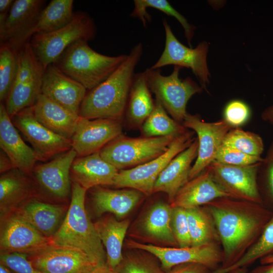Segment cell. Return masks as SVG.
I'll return each instance as SVG.
<instances>
[{"label":"cell","instance_id":"cell-36","mask_svg":"<svg viewBox=\"0 0 273 273\" xmlns=\"http://www.w3.org/2000/svg\"><path fill=\"white\" fill-rule=\"evenodd\" d=\"M273 254V215L256 242L236 263L225 268L217 269L211 273H230L241 267H246L258 259Z\"/></svg>","mask_w":273,"mask_h":273},{"label":"cell","instance_id":"cell-21","mask_svg":"<svg viewBox=\"0 0 273 273\" xmlns=\"http://www.w3.org/2000/svg\"><path fill=\"white\" fill-rule=\"evenodd\" d=\"M0 147L15 168L26 174L32 172L40 160L33 148L22 139L2 103L0 104Z\"/></svg>","mask_w":273,"mask_h":273},{"label":"cell","instance_id":"cell-16","mask_svg":"<svg viewBox=\"0 0 273 273\" xmlns=\"http://www.w3.org/2000/svg\"><path fill=\"white\" fill-rule=\"evenodd\" d=\"M1 220V253L29 255L50 243V239L38 232L16 211Z\"/></svg>","mask_w":273,"mask_h":273},{"label":"cell","instance_id":"cell-7","mask_svg":"<svg viewBox=\"0 0 273 273\" xmlns=\"http://www.w3.org/2000/svg\"><path fill=\"white\" fill-rule=\"evenodd\" d=\"M17 58V74L5 105L11 119L23 109L35 104L41 94L45 71L29 41L18 50Z\"/></svg>","mask_w":273,"mask_h":273},{"label":"cell","instance_id":"cell-22","mask_svg":"<svg viewBox=\"0 0 273 273\" xmlns=\"http://www.w3.org/2000/svg\"><path fill=\"white\" fill-rule=\"evenodd\" d=\"M198 151L197 138L186 149L172 159L159 174L154 187L153 193H166L171 203L180 189L189 180L192 163Z\"/></svg>","mask_w":273,"mask_h":273},{"label":"cell","instance_id":"cell-47","mask_svg":"<svg viewBox=\"0 0 273 273\" xmlns=\"http://www.w3.org/2000/svg\"><path fill=\"white\" fill-rule=\"evenodd\" d=\"M15 168L9 157L3 152L0 155V172L3 173Z\"/></svg>","mask_w":273,"mask_h":273},{"label":"cell","instance_id":"cell-28","mask_svg":"<svg viewBox=\"0 0 273 273\" xmlns=\"http://www.w3.org/2000/svg\"><path fill=\"white\" fill-rule=\"evenodd\" d=\"M26 174L14 169L1 175V219L15 211L30 196L31 185Z\"/></svg>","mask_w":273,"mask_h":273},{"label":"cell","instance_id":"cell-40","mask_svg":"<svg viewBox=\"0 0 273 273\" xmlns=\"http://www.w3.org/2000/svg\"><path fill=\"white\" fill-rule=\"evenodd\" d=\"M115 273H163L152 260L140 255H129L123 257L113 269Z\"/></svg>","mask_w":273,"mask_h":273},{"label":"cell","instance_id":"cell-5","mask_svg":"<svg viewBox=\"0 0 273 273\" xmlns=\"http://www.w3.org/2000/svg\"><path fill=\"white\" fill-rule=\"evenodd\" d=\"M96 29L93 20L86 13L77 12L73 20L55 31L33 35L29 42L44 70L55 63L65 50L79 40L93 39Z\"/></svg>","mask_w":273,"mask_h":273},{"label":"cell","instance_id":"cell-1","mask_svg":"<svg viewBox=\"0 0 273 273\" xmlns=\"http://www.w3.org/2000/svg\"><path fill=\"white\" fill-rule=\"evenodd\" d=\"M203 207L212 217L222 245L220 268L231 266L244 255L273 215L263 204L229 197L215 199Z\"/></svg>","mask_w":273,"mask_h":273},{"label":"cell","instance_id":"cell-19","mask_svg":"<svg viewBox=\"0 0 273 273\" xmlns=\"http://www.w3.org/2000/svg\"><path fill=\"white\" fill-rule=\"evenodd\" d=\"M41 94L70 111L78 115L87 89L63 73L54 64L44 71Z\"/></svg>","mask_w":273,"mask_h":273},{"label":"cell","instance_id":"cell-32","mask_svg":"<svg viewBox=\"0 0 273 273\" xmlns=\"http://www.w3.org/2000/svg\"><path fill=\"white\" fill-rule=\"evenodd\" d=\"M172 208L163 202L154 205L143 222L144 231L149 236L170 245L177 244L172 226Z\"/></svg>","mask_w":273,"mask_h":273},{"label":"cell","instance_id":"cell-9","mask_svg":"<svg viewBox=\"0 0 273 273\" xmlns=\"http://www.w3.org/2000/svg\"><path fill=\"white\" fill-rule=\"evenodd\" d=\"M193 132L187 130L177 136L168 150L157 158L139 166L119 171L113 186L136 190L146 195L153 194L155 184L162 171L195 140Z\"/></svg>","mask_w":273,"mask_h":273},{"label":"cell","instance_id":"cell-4","mask_svg":"<svg viewBox=\"0 0 273 273\" xmlns=\"http://www.w3.org/2000/svg\"><path fill=\"white\" fill-rule=\"evenodd\" d=\"M87 42L83 40L74 42L54 64L90 90L108 78L126 59L127 55H103L92 49Z\"/></svg>","mask_w":273,"mask_h":273},{"label":"cell","instance_id":"cell-38","mask_svg":"<svg viewBox=\"0 0 273 273\" xmlns=\"http://www.w3.org/2000/svg\"><path fill=\"white\" fill-rule=\"evenodd\" d=\"M222 144L248 155L261 156L264 144L261 136L239 127L232 128L225 135Z\"/></svg>","mask_w":273,"mask_h":273},{"label":"cell","instance_id":"cell-23","mask_svg":"<svg viewBox=\"0 0 273 273\" xmlns=\"http://www.w3.org/2000/svg\"><path fill=\"white\" fill-rule=\"evenodd\" d=\"M222 197L230 198L229 195L215 181L206 168L180 189L170 205L172 207L187 209L204 206L215 199Z\"/></svg>","mask_w":273,"mask_h":273},{"label":"cell","instance_id":"cell-11","mask_svg":"<svg viewBox=\"0 0 273 273\" xmlns=\"http://www.w3.org/2000/svg\"><path fill=\"white\" fill-rule=\"evenodd\" d=\"M260 163L235 166L214 161L207 168L215 181L230 198L263 204L257 184Z\"/></svg>","mask_w":273,"mask_h":273},{"label":"cell","instance_id":"cell-10","mask_svg":"<svg viewBox=\"0 0 273 273\" xmlns=\"http://www.w3.org/2000/svg\"><path fill=\"white\" fill-rule=\"evenodd\" d=\"M165 33L164 50L158 61L150 68L153 69L169 65L191 68L198 79L201 86L206 89L209 84V72L207 63L208 44L203 41L195 48H188L175 36L166 19L163 20Z\"/></svg>","mask_w":273,"mask_h":273},{"label":"cell","instance_id":"cell-45","mask_svg":"<svg viewBox=\"0 0 273 273\" xmlns=\"http://www.w3.org/2000/svg\"><path fill=\"white\" fill-rule=\"evenodd\" d=\"M206 266L198 263H187L173 267L163 273H211Z\"/></svg>","mask_w":273,"mask_h":273},{"label":"cell","instance_id":"cell-2","mask_svg":"<svg viewBox=\"0 0 273 273\" xmlns=\"http://www.w3.org/2000/svg\"><path fill=\"white\" fill-rule=\"evenodd\" d=\"M143 48L141 42L134 46L108 78L87 93L80 105L79 116L88 119H120L126 109L134 69L142 56Z\"/></svg>","mask_w":273,"mask_h":273},{"label":"cell","instance_id":"cell-48","mask_svg":"<svg viewBox=\"0 0 273 273\" xmlns=\"http://www.w3.org/2000/svg\"><path fill=\"white\" fill-rule=\"evenodd\" d=\"M262 119L273 126V104L266 108L261 115Z\"/></svg>","mask_w":273,"mask_h":273},{"label":"cell","instance_id":"cell-42","mask_svg":"<svg viewBox=\"0 0 273 273\" xmlns=\"http://www.w3.org/2000/svg\"><path fill=\"white\" fill-rule=\"evenodd\" d=\"M172 208V226L177 244L180 248L191 247L186 209L181 207Z\"/></svg>","mask_w":273,"mask_h":273},{"label":"cell","instance_id":"cell-34","mask_svg":"<svg viewBox=\"0 0 273 273\" xmlns=\"http://www.w3.org/2000/svg\"><path fill=\"white\" fill-rule=\"evenodd\" d=\"M142 132L146 137L178 136L186 131V128L170 117L166 110L156 99L154 108L142 125Z\"/></svg>","mask_w":273,"mask_h":273},{"label":"cell","instance_id":"cell-51","mask_svg":"<svg viewBox=\"0 0 273 273\" xmlns=\"http://www.w3.org/2000/svg\"><path fill=\"white\" fill-rule=\"evenodd\" d=\"M260 262L261 264L273 263V254L261 258L260 259Z\"/></svg>","mask_w":273,"mask_h":273},{"label":"cell","instance_id":"cell-50","mask_svg":"<svg viewBox=\"0 0 273 273\" xmlns=\"http://www.w3.org/2000/svg\"><path fill=\"white\" fill-rule=\"evenodd\" d=\"M89 273H115L114 270L111 269L107 263L99 265L95 267Z\"/></svg>","mask_w":273,"mask_h":273},{"label":"cell","instance_id":"cell-14","mask_svg":"<svg viewBox=\"0 0 273 273\" xmlns=\"http://www.w3.org/2000/svg\"><path fill=\"white\" fill-rule=\"evenodd\" d=\"M27 255L33 266L43 273H89L98 266L84 252L51 242L45 247Z\"/></svg>","mask_w":273,"mask_h":273},{"label":"cell","instance_id":"cell-52","mask_svg":"<svg viewBox=\"0 0 273 273\" xmlns=\"http://www.w3.org/2000/svg\"><path fill=\"white\" fill-rule=\"evenodd\" d=\"M10 270L7 266L0 263V273H11Z\"/></svg>","mask_w":273,"mask_h":273},{"label":"cell","instance_id":"cell-49","mask_svg":"<svg viewBox=\"0 0 273 273\" xmlns=\"http://www.w3.org/2000/svg\"><path fill=\"white\" fill-rule=\"evenodd\" d=\"M262 265L254 269L251 273H273V263Z\"/></svg>","mask_w":273,"mask_h":273},{"label":"cell","instance_id":"cell-30","mask_svg":"<svg viewBox=\"0 0 273 273\" xmlns=\"http://www.w3.org/2000/svg\"><path fill=\"white\" fill-rule=\"evenodd\" d=\"M150 91L145 72L135 74L125 109L131 123L142 125L152 112L155 102Z\"/></svg>","mask_w":273,"mask_h":273},{"label":"cell","instance_id":"cell-20","mask_svg":"<svg viewBox=\"0 0 273 273\" xmlns=\"http://www.w3.org/2000/svg\"><path fill=\"white\" fill-rule=\"evenodd\" d=\"M76 156L71 148L52 160L35 166L32 172L39 186L55 197H67L71 190L70 172Z\"/></svg>","mask_w":273,"mask_h":273},{"label":"cell","instance_id":"cell-44","mask_svg":"<svg viewBox=\"0 0 273 273\" xmlns=\"http://www.w3.org/2000/svg\"><path fill=\"white\" fill-rule=\"evenodd\" d=\"M27 256L21 253H1L0 262L14 273H43L33 266Z\"/></svg>","mask_w":273,"mask_h":273},{"label":"cell","instance_id":"cell-46","mask_svg":"<svg viewBox=\"0 0 273 273\" xmlns=\"http://www.w3.org/2000/svg\"><path fill=\"white\" fill-rule=\"evenodd\" d=\"M14 2L13 0H0V27L4 25Z\"/></svg>","mask_w":273,"mask_h":273},{"label":"cell","instance_id":"cell-15","mask_svg":"<svg viewBox=\"0 0 273 273\" xmlns=\"http://www.w3.org/2000/svg\"><path fill=\"white\" fill-rule=\"evenodd\" d=\"M12 120L16 128L31 145L40 160L48 159L72 148L70 140L55 133L36 119L31 107L18 112Z\"/></svg>","mask_w":273,"mask_h":273},{"label":"cell","instance_id":"cell-18","mask_svg":"<svg viewBox=\"0 0 273 273\" xmlns=\"http://www.w3.org/2000/svg\"><path fill=\"white\" fill-rule=\"evenodd\" d=\"M122 130L120 119H88L80 117L71 139L72 148L78 157L98 152L109 142L120 136Z\"/></svg>","mask_w":273,"mask_h":273},{"label":"cell","instance_id":"cell-31","mask_svg":"<svg viewBox=\"0 0 273 273\" xmlns=\"http://www.w3.org/2000/svg\"><path fill=\"white\" fill-rule=\"evenodd\" d=\"M73 0H52L38 17L32 31V36L57 30L71 22L75 13Z\"/></svg>","mask_w":273,"mask_h":273},{"label":"cell","instance_id":"cell-3","mask_svg":"<svg viewBox=\"0 0 273 273\" xmlns=\"http://www.w3.org/2000/svg\"><path fill=\"white\" fill-rule=\"evenodd\" d=\"M71 200L62 223L50 239L51 243L79 250L98 265L107 263V255L94 223L85 208L86 190L74 181Z\"/></svg>","mask_w":273,"mask_h":273},{"label":"cell","instance_id":"cell-8","mask_svg":"<svg viewBox=\"0 0 273 273\" xmlns=\"http://www.w3.org/2000/svg\"><path fill=\"white\" fill-rule=\"evenodd\" d=\"M181 67L174 66L168 76L161 74L160 69L147 68L144 71L150 90L164 109L177 122H183L187 115V105L195 94L200 93L203 88L191 78L179 77Z\"/></svg>","mask_w":273,"mask_h":273},{"label":"cell","instance_id":"cell-43","mask_svg":"<svg viewBox=\"0 0 273 273\" xmlns=\"http://www.w3.org/2000/svg\"><path fill=\"white\" fill-rule=\"evenodd\" d=\"M250 115L249 106L240 100L231 101L223 110V119L233 127H238L245 124Z\"/></svg>","mask_w":273,"mask_h":273},{"label":"cell","instance_id":"cell-41","mask_svg":"<svg viewBox=\"0 0 273 273\" xmlns=\"http://www.w3.org/2000/svg\"><path fill=\"white\" fill-rule=\"evenodd\" d=\"M262 160L261 156L248 155L222 144L216 153L214 161L226 165L242 166L260 162Z\"/></svg>","mask_w":273,"mask_h":273},{"label":"cell","instance_id":"cell-6","mask_svg":"<svg viewBox=\"0 0 273 273\" xmlns=\"http://www.w3.org/2000/svg\"><path fill=\"white\" fill-rule=\"evenodd\" d=\"M177 136L115 138L100 151L101 156L118 170L131 168L165 153Z\"/></svg>","mask_w":273,"mask_h":273},{"label":"cell","instance_id":"cell-24","mask_svg":"<svg viewBox=\"0 0 273 273\" xmlns=\"http://www.w3.org/2000/svg\"><path fill=\"white\" fill-rule=\"evenodd\" d=\"M36 119L55 133L71 140L80 117L42 94L31 107Z\"/></svg>","mask_w":273,"mask_h":273},{"label":"cell","instance_id":"cell-33","mask_svg":"<svg viewBox=\"0 0 273 273\" xmlns=\"http://www.w3.org/2000/svg\"><path fill=\"white\" fill-rule=\"evenodd\" d=\"M186 211L191 246L220 241L212 217L204 207L187 209Z\"/></svg>","mask_w":273,"mask_h":273},{"label":"cell","instance_id":"cell-53","mask_svg":"<svg viewBox=\"0 0 273 273\" xmlns=\"http://www.w3.org/2000/svg\"><path fill=\"white\" fill-rule=\"evenodd\" d=\"M230 273H247L246 267H241L232 271Z\"/></svg>","mask_w":273,"mask_h":273},{"label":"cell","instance_id":"cell-37","mask_svg":"<svg viewBox=\"0 0 273 273\" xmlns=\"http://www.w3.org/2000/svg\"><path fill=\"white\" fill-rule=\"evenodd\" d=\"M18 52L7 43L0 47V100L7 99L14 83L18 69Z\"/></svg>","mask_w":273,"mask_h":273},{"label":"cell","instance_id":"cell-13","mask_svg":"<svg viewBox=\"0 0 273 273\" xmlns=\"http://www.w3.org/2000/svg\"><path fill=\"white\" fill-rule=\"evenodd\" d=\"M183 125L197 134L198 151L192 166L189 180L200 174L214 160L228 132L233 128L224 119L213 122H205L198 115L187 114Z\"/></svg>","mask_w":273,"mask_h":273},{"label":"cell","instance_id":"cell-35","mask_svg":"<svg viewBox=\"0 0 273 273\" xmlns=\"http://www.w3.org/2000/svg\"><path fill=\"white\" fill-rule=\"evenodd\" d=\"M134 8L130 16L138 18L146 27L147 22L152 20L151 16L147 9L152 8L158 10L168 16L174 17L183 26L188 44L191 48V41L194 36L195 26L190 24L187 19L176 11L166 0H134Z\"/></svg>","mask_w":273,"mask_h":273},{"label":"cell","instance_id":"cell-26","mask_svg":"<svg viewBox=\"0 0 273 273\" xmlns=\"http://www.w3.org/2000/svg\"><path fill=\"white\" fill-rule=\"evenodd\" d=\"M66 209L62 205L32 199L15 211L43 236L51 239L62 223Z\"/></svg>","mask_w":273,"mask_h":273},{"label":"cell","instance_id":"cell-25","mask_svg":"<svg viewBox=\"0 0 273 273\" xmlns=\"http://www.w3.org/2000/svg\"><path fill=\"white\" fill-rule=\"evenodd\" d=\"M119 171L105 160L99 152L76 158L71 168L74 181L86 190L99 185L113 186Z\"/></svg>","mask_w":273,"mask_h":273},{"label":"cell","instance_id":"cell-39","mask_svg":"<svg viewBox=\"0 0 273 273\" xmlns=\"http://www.w3.org/2000/svg\"><path fill=\"white\" fill-rule=\"evenodd\" d=\"M257 184L263 200L273 203V139L258 168Z\"/></svg>","mask_w":273,"mask_h":273},{"label":"cell","instance_id":"cell-17","mask_svg":"<svg viewBox=\"0 0 273 273\" xmlns=\"http://www.w3.org/2000/svg\"><path fill=\"white\" fill-rule=\"evenodd\" d=\"M44 1L16 0L4 26L0 28L1 43H7L17 52L32 36V31Z\"/></svg>","mask_w":273,"mask_h":273},{"label":"cell","instance_id":"cell-27","mask_svg":"<svg viewBox=\"0 0 273 273\" xmlns=\"http://www.w3.org/2000/svg\"><path fill=\"white\" fill-rule=\"evenodd\" d=\"M142 194L132 189L113 190L99 188L92 192V200L97 215L110 212L121 218L136 206Z\"/></svg>","mask_w":273,"mask_h":273},{"label":"cell","instance_id":"cell-29","mask_svg":"<svg viewBox=\"0 0 273 273\" xmlns=\"http://www.w3.org/2000/svg\"><path fill=\"white\" fill-rule=\"evenodd\" d=\"M129 224L128 220L118 221L112 217L94 223L98 236L106 249L107 263L114 269L123 258L122 247Z\"/></svg>","mask_w":273,"mask_h":273},{"label":"cell","instance_id":"cell-12","mask_svg":"<svg viewBox=\"0 0 273 273\" xmlns=\"http://www.w3.org/2000/svg\"><path fill=\"white\" fill-rule=\"evenodd\" d=\"M127 245L130 248L145 250L152 254L159 260L162 268L167 271L176 265L187 263L202 264L214 270L219 267V264H222L223 260L222 250L218 243L187 248H170L130 240L127 242Z\"/></svg>","mask_w":273,"mask_h":273}]
</instances>
